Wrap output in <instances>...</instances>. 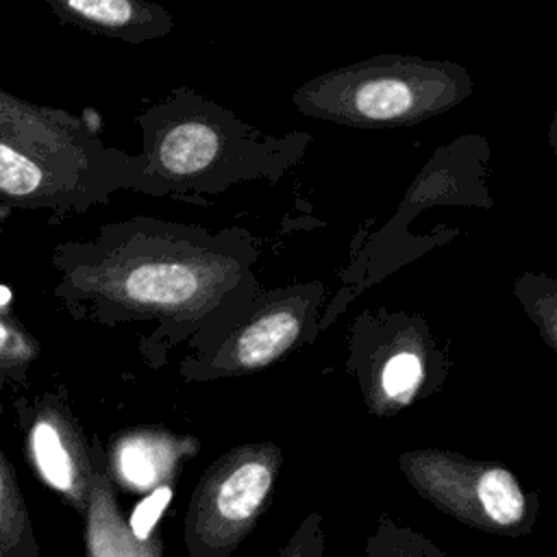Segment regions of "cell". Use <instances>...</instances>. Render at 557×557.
<instances>
[{"instance_id": "obj_9", "label": "cell", "mask_w": 557, "mask_h": 557, "mask_svg": "<svg viewBox=\"0 0 557 557\" xmlns=\"http://www.w3.org/2000/svg\"><path fill=\"white\" fill-rule=\"evenodd\" d=\"M222 152L220 131L202 120H185L168 126L154 144V165L172 178H189L209 170Z\"/></svg>"}, {"instance_id": "obj_8", "label": "cell", "mask_w": 557, "mask_h": 557, "mask_svg": "<svg viewBox=\"0 0 557 557\" xmlns=\"http://www.w3.org/2000/svg\"><path fill=\"white\" fill-rule=\"evenodd\" d=\"M302 311L294 302H281L250 318L220 350L215 368L228 374L252 372L276 361L300 335Z\"/></svg>"}, {"instance_id": "obj_14", "label": "cell", "mask_w": 557, "mask_h": 557, "mask_svg": "<svg viewBox=\"0 0 557 557\" xmlns=\"http://www.w3.org/2000/svg\"><path fill=\"white\" fill-rule=\"evenodd\" d=\"M46 187V170L26 152L0 139V191L26 198Z\"/></svg>"}, {"instance_id": "obj_12", "label": "cell", "mask_w": 557, "mask_h": 557, "mask_svg": "<svg viewBox=\"0 0 557 557\" xmlns=\"http://www.w3.org/2000/svg\"><path fill=\"white\" fill-rule=\"evenodd\" d=\"M422 379H424V363L420 355H416L413 350H398L389 355L383 361L381 370L376 372L374 396L379 403H383V407H387L385 413H392L416 396Z\"/></svg>"}, {"instance_id": "obj_10", "label": "cell", "mask_w": 557, "mask_h": 557, "mask_svg": "<svg viewBox=\"0 0 557 557\" xmlns=\"http://www.w3.org/2000/svg\"><path fill=\"white\" fill-rule=\"evenodd\" d=\"M57 9L81 24L111 35H154L159 22L168 24V15L159 7L133 0H63L57 2Z\"/></svg>"}, {"instance_id": "obj_13", "label": "cell", "mask_w": 557, "mask_h": 557, "mask_svg": "<svg viewBox=\"0 0 557 557\" xmlns=\"http://www.w3.org/2000/svg\"><path fill=\"white\" fill-rule=\"evenodd\" d=\"M366 557H446L424 533L381 516L366 540Z\"/></svg>"}, {"instance_id": "obj_11", "label": "cell", "mask_w": 557, "mask_h": 557, "mask_svg": "<svg viewBox=\"0 0 557 557\" xmlns=\"http://www.w3.org/2000/svg\"><path fill=\"white\" fill-rule=\"evenodd\" d=\"M0 557H39L28 507L0 450Z\"/></svg>"}, {"instance_id": "obj_6", "label": "cell", "mask_w": 557, "mask_h": 557, "mask_svg": "<svg viewBox=\"0 0 557 557\" xmlns=\"http://www.w3.org/2000/svg\"><path fill=\"white\" fill-rule=\"evenodd\" d=\"M198 453V442L161 426H137L117 433L109 446L107 476L111 485L148 496L159 487H174L185 459Z\"/></svg>"}, {"instance_id": "obj_1", "label": "cell", "mask_w": 557, "mask_h": 557, "mask_svg": "<svg viewBox=\"0 0 557 557\" xmlns=\"http://www.w3.org/2000/svg\"><path fill=\"white\" fill-rule=\"evenodd\" d=\"M468 91L459 67L409 57H376L307 83L296 102L309 115L352 126L429 120Z\"/></svg>"}, {"instance_id": "obj_15", "label": "cell", "mask_w": 557, "mask_h": 557, "mask_svg": "<svg viewBox=\"0 0 557 557\" xmlns=\"http://www.w3.org/2000/svg\"><path fill=\"white\" fill-rule=\"evenodd\" d=\"M274 557H324L322 516L318 511L309 513Z\"/></svg>"}, {"instance_id": "obj_17", "label": "cell", "mask_w": 557, "mask_h": 557, "mask_svg": "<svg viewBox=\"0 0 557 557\" xmlns=\"http://www.w3.org/2000/svg\"><path fill=\"white\" fill-rule=\"evenodd\" d=\"M11 296H9V292L4 289V287H0V302H7Z\"/></svg>"}, {"instance_id": "obj_7", "label": "cell", "mask_w": 557, "mask_h": 557, "mask_svg": "<svg viewBox=\"0 0 557 557\" xmlns=\"http://www.w3.org/2000/svg\"><path fill=\"white\" fill-rule=\"evenodd\" d=\"M85 557H163V537L154 529L139 540L131 533L120 511L115 487L111 485L104 463L94 459L89 503L85 511Z\"/></svg>"}, {"instance_id": "obj_5", "label": "cell", "mask_w": 557, "mask_h": 557, "mask_svg": "<svg viewBox=\"0 0 557 557\" xmlns=\"http://www.w3.org/2000/svg\"><path fill=\"white\" fill-rule=\"evenodd\" d=\"M26 455L39 481L85 516L94 476V457L76 424L54 407L41 409L26 435Z\"/></svg>"}, {"instance_id": "obj_4", "label": "cell", "mask_w": 557, "mask_h": 557, "mask_svg": "<svg viewBox=\"0 0 557 557\" xmlns=\"http://www.w3.org/2000/svg\"><path fill=\"white\" fill-rule=\"evenodd\" d=\"M228 261L207 252H146L81 270L85 289L137 313H189L231 281Z\"/></svg>"}, {"instance_id": "obj_16", "label": "cell", "mask_w": 557, "mask_h": 557, "mask_svg": "<svg viewBox=\"0 0 557 557\" xmlns=\"http://www.w3.org/2000/svg\"><path fill=\"white\" fill-rule=\"evenodd\" d=\"M37 355V344L0 315V366H22Z\"/></svg>"}, {"instance_id": "obj_2", "label": "cell", "mask_w": 557, "mask_h": 557, "mask_svg": "<svg viewBox=\"0 0 557 557\" xmlns=\"http://www.w3.org/2000/svg\"><path fill=\"white\" fill-rule=\"evenodd\" d=\"M409 485L431 505L483 533L522 537L533 531L540 498L516 474L450 450H409L398 457Z\"/></svg>"}, {"instance_id": "obj_3", "label": "cell", "mask_w": 557, "mask_h": 557, "mask_svg": "<svg viewBox=\"0 0 557 557\" xmlns=\"http://www.w3.org/2000/svg\"><path fill=\"white\" fill-rule=\"evenodd\" d=\"M283 463L281 448L261 442L218 457L196 483L183 522L187 557H228L265 513Z\"/></svg>"}]
</instances>
